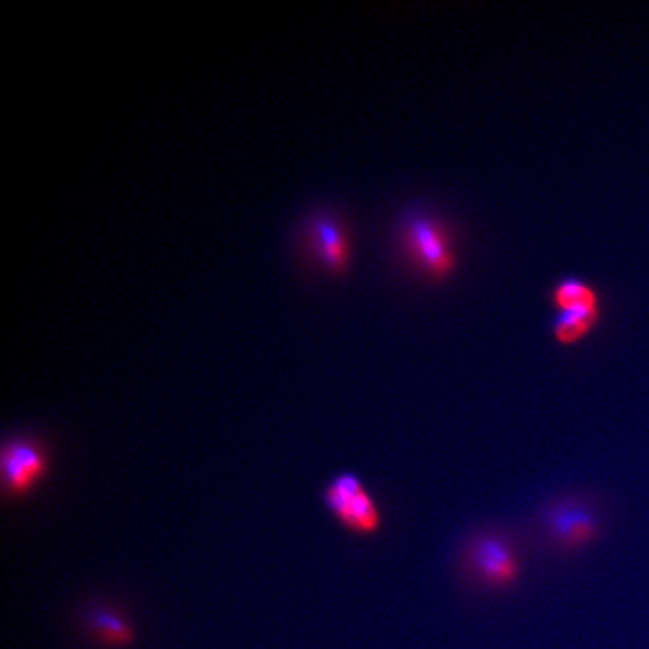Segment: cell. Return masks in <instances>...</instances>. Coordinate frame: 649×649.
Wrapping results in <instances>:
<instances>
[{"instance_id":"obj_1","label":"cell","mask_w":649,"mask_h":649,"mask_svg":"<svg viewBox=\"0 0 649 649\" xmlns=\"http://www.w3.org/2000/svg\"><path fill=\"white\" fill-rule=\"evenodd\" d=\"M399 245L406 262L433 281L448 279L457 267V250L451 228L440 216L415 210L403 216Z\"/></svg>"},{"instance_id":"obj_2","label":"cell","mask_w":649,"mask_h":649,"mask_svg":"<svg viewBox=\"0 0 649 649\" xmlns=\"http://www.w3.org/2000/svg\"><path fill=\"white\" fill-rule=\"evenodd\" d=\"M295 250L302 265L333 276L348 271L353 262V236L345 216L329 208L305 215L295 232Z\"/></svg>"},{"instance_id":"obj_3","label":"cell","mask_w":649,"mask_h":649,"mask_svg":"<svg viewBox=\"0 0 649 649\" xmlns=\"http://www.w3.org/2000/svg\"><path fill=\"white\" fill-rule=\"evenodd\" d=\"M324 504L331 516L348 533L373 537L383 528V513L377 497L355 472H340L324 489Z\"/></svg>"},{"instance_id":"obj_4","label":"cell","mask_w":649,"mask_h":649,"mask_svg":"<svg viewBox=\"0 0 649 649\" xmlns=\"http://www.w3.org/2000/svg\"><path fill=\"white\" fill-rule=\"evenodd\" d=\"M541 529L555 550L573 553L598 540L602 521L583 497L561 496L546 505Z\"/></svg>"},{"instance_id":"obj_5","label":"cell","mask_w":649,"mask_h":649,"mask_svg":"<svg viewBox=\"0 0 649 649\" xmlns=\"http://www.w3.org/2000/svg\"><path fill=\"white\" fill-rule=\"evenodd\" d=\"M461 564L483 585L502 590L521 579L524 562L512 538L500 530H484L467 542Z\"/></svg>"},{"instance_id":"obj_6","label":"cell","mask_w":649,"mask_h":649,"mask_svg":"<svg viewBox=\"0 0 649 649\" xmlns=\"http://www.w3.org/2000/svg\"><path fill=\"white\" fill-rule=\"evenodd\" d=\"M51 460L44 445L34 438H14L0 451V477L11 497L29 495L47 475Z\"/></svg>"},{"instance_id":"obj_7","label":"cell","mask_w":649,"mask_h":649,"mask_svg":"<svg viewBox=\"0 0 649 649\" xmlns=\"http://www.w3.org/2000/svg\"><path fill=\"white\" fill-rule=\"evenodd\" d=\"M557 314L588 317L602 321L603 302L594 286L578 277H566L558 281L550 296Z\"/></svg>"},{"instance_id":"obj_8","label":"cell","mask_w":649,"mask_h":649,"mask_svg":"<svg viewBox=\"0 0 649 649\" xmlns=\"http://www.w3.org/2000/svg\"><path fill=\"white\" fill-rule=\"evenodd\" d=\"M97 642L110 648L128 647L134 640L132 624L126 622L125 616L110 607H97L91 612L88 619Z\"/></svg>"}]
</instances>
